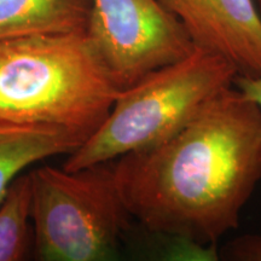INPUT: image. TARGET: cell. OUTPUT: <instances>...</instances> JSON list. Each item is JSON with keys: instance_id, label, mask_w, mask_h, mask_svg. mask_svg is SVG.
Wrapping results in <instances>:
<instances>
[{"instance_id": "obj_1", "label": "cell", "mask_w": 261, "mask_h": 261, "mask_svg": "<svg viewBox=\"0 0 261 261\" xmlns=\"http://www.w3.org/2000/svg\"><path fill=\"white\" fill-rule=\"evenodd\" d=\"M133 219L152 233L215 248L261 179V110L225 90L160 144L113 165Z\"/></svg>"}, {"instance_id": "obj_2", "label": "cell", "mask_w": 261, "mask_h": 261, "mask_svg": "<svg viewBox=\"0 0 261 261\" xmlns=\"http://www.w3.org/2000/svg\"><path fill=\"white\" fill-rule=\"evenodd\" d=\"M119 93L86 32L0 41V121L57 127L86 142Z\"/></svg>"}, {"instance_id": "obj_3", "label": "cell", "mask_w": 261, "mask_h": 261, "mask_svg": "<svg viewBox=\"0 0 261 261\" xmlns=\"http://www.w3.org/2000/svg\"><path fill=\"white\" fill-rule=\"evenodd\" d=\"M237 68L215 52L196 47L174 63L152 70L120 91L96 132L68 155L67 171L110 162L171 138L233 86Z\"/></svg>"}, {"instance_id": "obj_4", "label": "cell", "mask_w": 261, "mask_h": 261, "mask_svg": "<svg viewBox=\"0 0 261 261\" xmlns=\"http://www.w3.org/2000/svg\"><path fill=\"white\" fill-rule=\"evenodd\" d=\"M29 175L38 260L99 261L115 255L133 218L109 162L76 171L42 166Z\"/></svg>"}, {"instance_id": "obj_5", "label": "cell", "mask_w": 261, "mask_h": 261, "mask_svg": "<svg viewBox=\"0 0 261 261\" xmlns=\"http://www.w3.org/2000/svg\"><path fill=\"white\" fill-rule=\"evenodd\" d=\"M86 35L120 91L196 48L160 0H91Z\"/></svg>"}, {"instance_id": "obj_6", "label": "cell", "mask_w": 261, "mask_h": 261, "mask_svg": "<svg viewBox=\"0 0 261 261\" xmlns=\"http://www.w3.org/2000/svg\"><path fill=\"white\" fill-rule=\"evenodd\" d=\"M196 47L219 54L238 74H261V17L255 0H160Z\"/></svg>"}, {"instance_id": "obj_7", "label": "cell", "mask_w": 261, "mask_h": 261, "mask_svg": "<svg viewBox=\"0 0 261 261\" xmlns=\"http://www.w3.org/2000/svg\"><path fill=\"white\" fill-rule=\"evenodd\" d=\"M85 139L70 130L44 125L0 121V203L19 173L55 155H70Z\"/></svg>"}, {"instance_id": "obj_8", "label": "cell", "mask_w": 261, "mask_h": 261, "mask_svg": "<svg viewBox=\"0 0 261 261\" xmlns=\"http://www.w3.org/2000/svg\"><path fill=\"white\" fill-rule=\"evenodd\" d=\"M91 0H0V41L85 33Z\"/></svg>"}, {"instance_id": "obj_9", "label": "cell", "mask_w": 261, "mask_h": 261, "mask_svg": "<svg viewBox=\"0 0 261 261\" xmlns=\"http://www.w3.org/2000/svg\"><path fill=\"white\" fill-rule=\"evenodd\" d=\"M29 220H32V180L29 173H25L10 184L0 203V261L27 259L34 244Z\"/></svg>"}, {"instance_id": "obj_10", "label": "cell", "mask_w": 261, "mask_h": 261, "mask_svg": "<svg viewBox=\"0 0 261 261\" xmlns=\"http://www.w3.org/2000/svg\"><path fill=\"white\" fill-rule=\"evenodd\" d=\"M220 256L232 261H261V234H244L230 241Z\"/></svg>"}, {"instance_id": "obj_11", "label": "cell", "mask_w": 261, "mask_h": 261, "mask_svg": "<svg viewBox=\"0 0 261 261\" xmlns=\"http://www.w3.org/2000/svg\"><path fill=\"white\" fill-rule=\"evenodd\" d=\"M233 86L261 110V74L254 76L238 74L233 81Z\"/></svg>"}, {"instance_id": "obj_12", "label": "cell", "mask_w": 261, "mask_h": 261, "mask_svg": "<svg viewBox=\"0 0 261 261\" xmlns=\"http://www.w3.org/2000/svg\"><path fill=\"white\" fill-rule=\"evenodd\" d=\"M255 4H256L257 11H259V15H260V17H261V0H255Z\"/></svg>"}]
</instances>
